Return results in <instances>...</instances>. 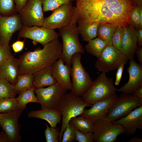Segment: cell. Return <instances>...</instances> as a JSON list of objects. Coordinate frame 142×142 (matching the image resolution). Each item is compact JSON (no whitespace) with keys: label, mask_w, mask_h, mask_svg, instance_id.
Here are the masks:
<instances>
[{"label":"cell","mask_w":142,"mask_h":142,"mask_svg":"<svg viewBox=\"0 0 142 142\" xmlns=\"http://www.w3.org/2000/svg\"><path fill=\"white\" fill-rule=\"evenodd\" d=\"M132 94L139 98L142 99V86L136 89L132 93Z\"/></svg>","instance_id":"bcb514c9"},{"label":"cell","mask_w":142,"mask_h":142,"mask_svg":"<svg viewBox=\"0 0 142 142\" xmlns=\"http://www.w3.org/2000/svg\"><path fill=\"white\" fill-rule=\"evenodd\" d=\"M28 0H14L16 11L18 13L25 5Z\"/></svg>","instance_id":"b9f144b4"},{"label":"cell","mask_w":142,"mask_h":142,"mask_svg":"<svg viewBox=\"0 0 142 142\" xmlns=\"http://www.w3.org/2000/svg\"><path fill=\"white\" fill-rule=\"evenodd\" d=\"M116 89L113 79L108 77L105 73L102 72L81 97L86 103L92 105L113 97L116 94Z\"/></svg>","instance_id":"277c9868"},{"label":"cell","mask_w":142,"mask_h":142,"mask_svg":"<svg viewBox=\"0 0 142 142\" xmlns=\"http://www.w3.org/2000/svg\"><path fill=\"white\" fill-rule=\"evenodd\" d=\"M59 29V36L62 38V52L60 58L66 64L72 67L71 59L75 53L83 54L84 49L80 42L77 24H70Z\"/></svg>","instance_id":"5b68a950"},{"label":"cell","mask_w":142,"mask_h":142,"mask_svg":"<svg viewBox=\"0 0 142 142\" xmlns=\"http://www.w3.org/2000/svg\"><path fill=\"white\" fill-rule=\"evenodd\" d=\"M92 104L86 103L81 97L76 96L70 91L66 93L61 98L56 109L60 113L62 124L58 140L61 142L63 132L72 118L80 116L85 108Z\"/></svg>","instance_id":"3957f363"},{"label":"cell","mask_w":142,"mask_h":142,"mask_svg":"<svg viewBox=\"0 0 142 142\" xmlns=\"http://www.w3.org/2000/svg\"><path fill=\"white\" fill-rule=\"evenodd\" d=\"M99 23L94 22L89 24L81 21L78 22L77 29L82 40L88 42L97 37Z\"/></svg>","instance_id":"cb8c5ba5"},{"label":"cell","mask_w":142,"mask_h":142,"mask_svg":"<svg viewBox=\"0 0 142 142\" xmlns=\"http://www.w3.org/2000/svg\"><path fill=\"white\" fill-rule=\"evenodd\" d=\"M43 12L53 11L62 5L73 0H42Z\"/></svg>","instance_id":"d6a6232c"},{"label":"cell","mask_w":142,"mask_h":142,"mask_svg":"<svg viewBox=\"0 0 142 142\" xmlns=\"http://www.w3.org/2000/svg\"><path fill=\"white\" fill-rule=\"evenodd\" d=\"M23 26L19 13L3 16L0 15V42L9 45L13 34Z\"/></svg>","instance_id":"9a60e30c"},{"label":"cell","mask_w":142,"mask_h":142,"mask_svg":"<svg viewBox=\"0 0 142 142\" xmlns=\"http://www.w3.org/2000/svg\"><path fill=\"white\" fill-rule=\"evenodd\" d=\"M28 116L45 120L49 123L51 127L54 128L56 127L62 118L60 112L56 109H46L32 111L28 113Z\"/></svg>","instance_id":"7402d4cb"},{"label":"cell","mask_w":142,"mask_h":142,"mask_svg":"<svg viewBox=\"0 0 142 142\" xmlns=\"http://www.w3.org/2000/svg\"><path fill=\"white\" fill-rule=\"evenodd\" d=\"M142 105V99L132 94L121 93L118 96L105 119L112 122L125 116Z\"/></svg>","instance_id":"ba28073f"},{"label":"cell","mask_w":142,"mask_h":142,"mask_svg":"<svg viewBox=\"0 0 142 142\" xmlns=\"http://www.w3.org/2000/svg\"><path fill=\"white\" fill-rule=\"evenodd\" d=\"M33 74L19 75L14 87L17 94L33 87Z\"/></svg>","instance_id":"83f0119b"},{"label":"cell","mask_w":142,"mask_h":142,"mask_svg":"<svg viewBox=\"0 0 142 142\" xmlns=\"http://www.w3.org/2000/svg\"><path fill=\"white\" fill-rule=\"evenodd\" d=\"M130 23L129 24L135 29L141 28L140 27L138 8L136 4L129 15Z\"/></svg>","instance_id":"8d00e7d4"},{"label":"cell","mask_w":142,"mask_h":142,"mask_svg":"<svg viewBox=\"0 0 142 142\" xmlns=\"http://www.w3.org/2000/svg\"><path fill=\"white\" fill-rule=\"evenodd\" d=\"M1 127V125H0V128Z\"/></svg>","instance_id":"f907efd6"},{"label":"cell","mask_w":142,"mask_h":142,"mask_svg":"<svg viewBox=\"0 0 142 142\" xmlns=\"http://www.w3.org/2000/svg\"><path fill=\"white\" fill-rule=\"evenodd\" d=\"M18 13L23 26L42 27L44 18L42 0H28Z\"/></svg>","instance_id":"30bf717a"},{"label":"cell","mask_w":142,"mask_h":142,"mask_svg":"<svg viewBox=\"0 0 142 142\" xmlns=\"http://www.w3.org/2000/svg\"><path fill=\"white\" fill-rule=\"evenodd\" d=\"M82 54H75L71 59L72 77L71 91L74 95L82 96L88 90L93 82L90 75L85 70L81 62Z\"/></svg>","instance_id":"8992f818"},{"label":"cell","mask_w":142,"mask_h":142,"mask_svg":"<svg viewBox=\"0 0 142 142\" xmlns=\"http://www.w3.org/2000/svg\"><path fill=\"white\" fill-rule=\"evenodd\" d=\"M43 47L33 51H28L20 56L19 75L34 74L52 66L60 58L62 45L58 38L51 41Z\"/></svg>","instance_id":"7a4b0ae2"},{"label":"cell","mask_w":142,"mask_h":142,"mask_svg":"<svg viewBox=\"0 0 142 142\" xmlns=\"http://www.w3.org/2000/svg\"><path fill=\"white\" fill-rule=\"evenodd\" d=\"M93 133L94 141L114 142L125 131L121 125L113 123L105 118L93 124Z\"/></svg>","instance_id":"9c48e42d"},{"label":"cell","mask_w":142,"mask_h":142,"mask_svg":"<svg viewBox=\"0 0 142 142\" xmlns=\"http://www.w3.org/2000/svg\"><path fill=\"white\" fill-rule=\"evenodd\" d=\"M134 0L136 5L142 7V0Z\"/></svg>","instance_id":"681fc988"},{"label":"cell","mask_w":142,"mask_h":142,"mask_svg":"<svg viewBox=\"0 0 142 142\" xmlns=\"http://www.w3.org/2000/svg\"><path fill=\"white\" fill-rule=\"evenodd\" d=\"M70 121L81 132L85 134L93 133V124L87 119L79 116L72 118Z\"/></svg>","instance_id":"f1b7e54d"},{"label":"cell","mask_w":142,"mask_h":142,"mask_svg":"<svg viewBox=\"0 0 142 142\" xmlns=\"http://www.w3.org/2000/svg\"><path fill=\"white\" fill-rule=\"evenodd\" d=\"M117 27L116 25L109 23H99L97 37L104 41L107 45H112V37Z\"/></svg>","instance_id":"d4e9b609"},{"label":"cell","mask_w":142,"mask_h":142,"mask_svg":"<svg viewBox=\"0 0 142 142\" xmlns=\"http://www.w3.org/2000/svg\"><path fill=\"white\" fill-rule=\"evenodd\" d=\"M18 36L20 38L30 39L34 44L39 43L43 46L59 37L58 33L54 29L37 26H23L19 31Z\"/></svg>","instance_id":"4fadbf2b"},{"label":"cell","mask_w":142,"mask_h":142,"mask_svg":"<svg viewBox=\"0 0 142 142\" xmlns=\"http://www.w3.org/2000/svg\"><path fill=\"white\" fill-rule=\"evenodd\" d=\"M12 55L9 45L4 46L0 43V65Z\"/></svg>","instance_id":"f35d334b"},{"label":"cell","mask_w":142,"mask_h":142,"mask_svg":"<svg viewBox=\"0 0 142 142\" xmlns=\"http://www.w3.org/2000/svg\"><path fill=\"white\" fill-rule=\"evenodd\" d=\"M118 96L116 94L110 98L97 102L92 104L89 109H85L80 116L89 119L93 124L105 119Z\"/></svg>","instance_id":"2e32d148"},{"label":"cell","mask_w":142,"mask_h":142,"mask_svg":"<svg viewBox=\"0 0 142 142\" xmlns=\"http://www.w3.org/2000/svg\"><path fill=\"white\" fill-rule=\"evenodd\" d=\"M125 65L121 64L117 69L116 75V79L114 84L117 85H119L120 82Z\"/></svg>","instance_id":"60d3db41"},{"label":"cell","mask_w":142,"mask_h":142,"mask_svg":"<svg viewBox=\"0 0 142 142\" xmlns=\"http://www.w3.org/2000/svg\"><path fill=\"white\" fill-rule=\"evenodd\" d=\"M72 4L70 1L54 10L50 16L44 18L42 27L54 30L71 24Z\"/></svg>","instance_id":"5bb4252c"},{"label":"cell","mask_w":142,"mask_h":142,"mask_svg":"<svg viewBox=\"0 0 142 142\" xmlns=\"http://www.w3.org/2000/svg\"><path fill=\"white\" fill-rule=\"evenodd\" d=\"M45 130V135L47 142H58L60 132L59 128L49 127L47 124Z\"/></svg>","instance_id":"d590c367"},{"label":"cell","mask_w":142,"mask_h":142,"mask_svg":"<svg viewBox=\"0 0 142 142\" xmlns=\"http://www.w3.org/2000/svg\"><path fill=\"white\" fill-rule=\"evenodd\" d=\"M24 110L17 109L8 113H0V125L7 134L9 142L21 141L19 119Z\"/></svg>","instance_id":"7c38bea8"},{"label":"cell","mask_w":142,"mask_h":142,"mask_svg":"<svg viewBox=\"0 0 142 142\" xmlns=\"http://www.w3.org/2000/svg\"><path fill=\"white\" fill-rule=\"evenodd\" d=\"M17 13L14 0H0V15L9 16Z\"/></svg>","instance_id":"4dcf8cb0"},{"label":"cell","mask_w":142,"mask_h":142,"mask_svg":"<svg viewBox=\"0 0 142 142\" xmlns=\"http://www.w3.org/2000/svg\"><path fill=\"white\" fill-rule=\"evenodd\" d=\"M75 140L79 142H94L93 133L84 134L75 127Z\"/></svg>","instance_id":"74e56055"},{"label":"cell","mask_w":142,"mask_h":142,"mask_svg":"<svg viewBox=\"0 0 142 142\" xmlns=\"http://www.w3.org/2000/svg\"><path fill=\"white\" fill-rule=\"evenodd\" d=\"M135 54H136L139 64L142 65V47L141 46H138Z\"/></svg>","instance_id":"ee69618b"},{"label":"cell","mask_w":142,"mask_h":142,"mask_svg":"<svg viewBox=\"0 0 142 142\" xmlns=\"http://www.w3.org/2000/svg\"><path fill=\"white\" fill-rule=\"evenodd\" d=\"M52 66L33 74V87L34 89L48 87L56 83L52 74Z\"/></svg>","instance_id":"603a6c76"},{"label":"cell","mask_w":142,"mask_h":142,"mask_svg":"<svg viewBox=\"0 0 142 142\" xmlns=\"http://www.w3.org/2000/svg\"><path fill=\"white\" fill-rule=\"evenodd\" d=\"M71 9V24L81 21L90 24L108 22L125 28L136 5L134 0H76Z\"/></svg>","instance_id":"6da1fadb"},{"label":"cell","mask_w":142,"mask_h":142,"mask_svg":"<svg viewBox=\"0 0 142 142\" xmlns=\"http://www.w3.org/2000/svg\"><path fill=\"white\" fill-rule=\"evenodd\" d=\"M129 142H142L141 138L138 136H135L130 139L128 141Z\"/></svg>","instance_id":"c3c4849f"},{"label":"cell","mask_w":142,"mask_h":142,"mask_svg":"<svg viewBox=\"0 0 142 142\" xmlns=\"http://www.w3.org/2000/svg\"><path fill=\"white\" fill-rule=\"evenodd\" d=\"M17 94L14 85L6 79L0 78V100L4 98L15 97Z\"/></svg>","instance_id":"f546056e"},{"label":"cell","mask_w":142,"mask_h":142,"mask_svg":"<svg viewBox=\"0 0 142 142\" xmlns=\"http://www.w3.org/2000/svg\"><path fill=\"white\" fill-rule=\"evenodd\" d=\"M138 46V40L135 33V28L128 24L124 28L121 51L129 60L133 59Z\"/></svg>","instance_id":"ffe728a7"},{"label":"cell","mask_w":142,"mask_h":142,"mask_svg":"<svg viewBox=\"0 0 142 142\" xmlns=\"http://www.w3.org/2000/svg\"><path fill=\"white\" fill-rule=\"evenodd\" d=\"M75 127L70 121L63 133L61 142H73L75 140Z\"/></svg>","instance_id":"836d02e7"},{"label":"cell","mask_w":142,"mask_h":142,"mask_svg":"<svg viewBox=\"0 0 142 142\" xmlns=\"http://www.w3.org/2000/svg\"><path fill=\"white\" fill-rule=\"evenodd\" d=\"M72 67L65 64L60 58L52 66V74L56 82L67 91L71 90L72 82L70 78Z\"/></svg>","instance_id":"d6986e66"},{"label":"cell","mask_w":142,"mask_h":142,"mask_svg":"<svg viewBox=\"0 0 142 142\" xmlns=\"http://www.w3.org/2000/svg\"><path fill=\"white\" fill-rule=\"evenodd\" d=\"M88 43L84 48L85 51L97 58L107 46L104 41L98 37L91 40Z\"/></svg>","instance_id":"4316f807"},{"label":"cell","mask_w":142,"mask_h":142,"mask_svg":"<svg viewBox=\"0 0 142 142\" xmlns=\"http://www.w3.org/2000/svg\"><path fill=\"white\" fill-rule=\"evenodd\" d=\"M18 59L13 55L0 65V78L4 79L14 85L19 75Z\"/></svg>","instance_id":"44dd1931"},{"label":"cell","mask_w":142,"mask_h":142,"mask_svg":"<svg viewBox=\"0 0 142 142\" xmlns=\"http://www.w3.org/2000/svg\"><path fill=\"white\" fill-rule=\"evenodd\" d=\"M24 44V41L18 40L12 45V49L15 53L19 52L23 49Z\"/></svg>","instance_id":"ab89813d"},{"label":"cell","mask_w":142,"mask_h":142,"mask_svg":"<svg viewBox=\"0 0 142 142\" xmlns=\"http://www.w3.org/2000/svg\"><path fill=\"white\" fill-rule=\"evenodd\" d=\"M127 71L129 74L128 82L116 91L126 94H132L137 88L142 86V65L133 59H129Z\"/></svg>","instance_id":"e0dca14e"},{"label":"cell","mask_w":142,"mask_h":142,"mask_svg":"<svg viewBox=\"0 0 142 142\" xmlns=\"http://www.w3.org/2000/svg\"><path fill=\"white\" fill-rule=\"evenodd\" d=\"M129 59L121 51L112 45H107L95 63L96 68L99 72L106 73L117 69L122 64H127Z\"/></svg>","instance_id":"52a82bcc"},{"label":"cell","mask_w":142,"mask_h":142,"mask_svg":"<svg viewBox=\"0 0 142 142\" xmlns=\"http://www.w3.org/2000/svg\"></svg>","instance_id":"816d5d0a"},{"label":"cell","mask_w":142,"mask_h":142,"mask_svg":"<svg viewBox=\"0 0 142 142\" xmlns=\"http://www.w3.org/2000/svg\"><path fill=\"white\" fill-rule=\"evenodd\" d=\"M67 91L57 82L46 88L34 89L42 109H56L61 98Z\"/></svg>","instance_id":"8fae6325"},{"label":"cell","mask_w":142,"mask_h":142,"mask_svg":"<svg viewBox=\"0 0 142 142\" xmlns=\"http://www.w3.org/2000/svg\"><path fill=\"white\" fill-rule=\"evenodd\" d=\"M137 6L138 8L140 26L141 28H142V7Z\"/></svg>","instance_id":"7dc6e473"},{"label":"cell","mask_w":142,"mask_h":142,"mask_svg":"<svg viewBox=\"0 0 142 142\" xmlns=\"http://www.w3.org/2000/svg\"><path fill=\"white\" fill-rule=\"evenodd\" d=\"M34 89L32 87L21 92L16 98L17 103V109L24 110L26 105L30 103H39L34 93Z\"/></svg>","instance_id":"484cf974"},{"label":"cell","mask_w":142,"mask_h":142,"mask_svg":"<svg viewBox=\"0 0 142 142\" xmlns=\"http://www.w3.org/2000/svg\"><path fill=\"white\" fill-rule=\"evenodd\" d=\"M135 32L137 38L138 46H142V28L135 29Z\"/></svg>","instance_id":"7bdbcfd3"},{"label":"cell","mask_w":142,"mask_h":142,"mask_svg":"<svg viewBox=\"0 0 142 142\" xmlns=\"http://www.w3.org/2000/svg\"><path fill=\"white\" fill-rule=\"evenodd\" d=\"M124 30V28L123 27L117 26L112 38L113 46L121 51Z\"/></svg>","instance_id":"e575fe53"},{"label":"cell","mask_w":142,"mask_h":142,"mask_svg":"<svg viewBox=\"0 0 142 142\" xmlns=\"http://www.w3.org/2000/svg\"><path fill=\"white\" fill-rule=\"evenodd\" d=\"M112 123L121 125L126 135L134 134L138 129H142V105L134 109L126 116Z\"/></svg>","instance_id":"ac0fdd59"},{"label":"cell","mask_w":142,"mask_h":142,"mask_svg":"<svg viewBox=\"0 0 142 142\" xmlns=\"http://www.w3.org/2000/svg\"><path fill=\"white\" fill-rule=\"evenodd\" d=\"M17 109L16 97L4 98L0 100V113H5Z\"/></svg>","instance_id":"1f68e13d"},{"label":"cell","mask_w":142,"mask_h":142,"mask_svg":"<svg viewBox=\"0 0 142 142\" xmlns=\"http://www.w3.org/2000/svg\"><path fill=\"white\" fill-rule=\"evenodd\" d=\"M0 142H9L8 136L3 129L0 131Z\"/></svg>","instance_id":"f6af8a7d"}]
</instances>
